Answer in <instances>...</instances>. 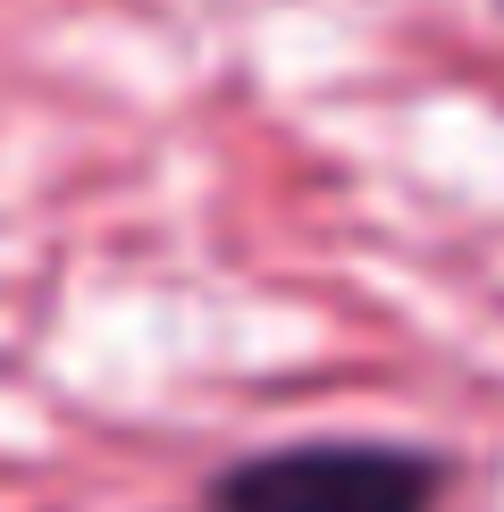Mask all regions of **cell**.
I'll use <instances>...</instances> for the list:
<instances>
[{"mask_svg": "<svg viewBox=\"0 0 504 512\" xmlns=\"http://www.w3.org/2000/svg\"><path fill=\"white\" fill-rule=\"evenodd\" d=\"M446 462L378 437H311L210 479L219 512H437Z\"/></svg>", "mask_w": 504, "mask_h": 512, "instance_id": "cell-1", "label": "cell"}]
</instances>
